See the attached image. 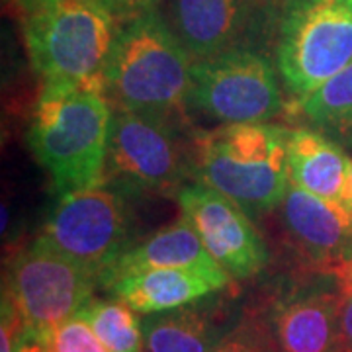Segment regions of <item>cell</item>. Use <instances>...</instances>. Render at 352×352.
<instances>
[{
    "label": "cell",
    "instance_id": "cell-1",
    "mask_svg": "<svg viewBox=\"0 0 352 352\" xmlns=\"http://www.w3.org/2000/svg\"><path fill=\"white\" fill-rule=\"evenodd\" d=\"M110 126L112 106L104 92L43 85L25 139L59 198L102 184Z\"/></svg>",
    "mask_w": 352,
    "mask_h": 352
},
{
    "label": "cell",
    "instance_id": "cell-2",
    "mask_svg": "<svg viewBox=\"0 0 352 352\" xmlns=\"http://www.w3.org/2000/svg\"><path fill=\"white\" fill-rule=\"evenodd\" d=\"M192 57L161 10L118 24L104 94L112 108L176 118L186 112Z\"/></svg>",
    "mask_w": 352,
    "mask_h": 352
},
{
    "label": "cell",
    "instance_id": "cell-3",
    "mask_svg": "<svg viewBox=\"0 0 352 352\" xmlns=\"http://www.w3.org/2000/svg\"><path fill=\"white\" fill-rule=\"evenodd\" d=\"M289 129L229 124L198 138V182L233 200L251 219L282 206L292 175Z\"/></svg>",
    "mask_w": 352,
    "mask_h": 352
},
{
    "label": "cell",
    "instance_id": "cell-4",
    "mask_svg": "<svg viewBox=\"0 0 352 352\" xmlns=\"http://www.w3.org/2000/svg\"><path fill=\"white\" fill-rule=\"evenodd\" d=\"M266 39L294 106L352 63V0H268Z\"/></svg>",
    "mask_w": 352,
    "mask_h": 352
},
{
    "label": "cell",
    "instance_id": "cell-5",
    "mask_svg": "<svg viewBox=\"0 0 352 352\" xmlns=\"http://www.w3.org/2000/svg\"><path fill=\"white\" fill-rule=\"evenodd\" d=\"M198 182V139L190 143L180 118L112 108L102 182L126 196L178 194Z\"/></svg>",
    "mask_w": 352,
    "mask_h": 352
},
{
    "label": "cell",
    "instance_id": "cell-6",
    "mask_svg": "<svg viewBox=\"0 0 352 352\" xmlns=\"http://www.w3.org/2000/svg\"><path fill=\"white\" fill-rule=\"evenodd\" d=\"M116 32V18L98 0H61L24 18L28 55L43 85L104 92Z\"/></svg>",
    "mask_w": 352,
    "mask_h": 352
},
{
    "label": "cell",
    "instance_id": "cell-7",
    "mask_svg": "<svg viewBox=\"0 0 352 352\" xmlns=\"http://www.w3.org/2000/svg\"><path fill=\"white\" fill-rule=\"evenodd\" d=\"M274 59L258 47H235L192 63L186 113L219 126L266 124L284 112Z\"/></svg>",
    "mask_w": 352,
    "mask_h": 352
},
{
    "label": "cell",
    "instance_id": "cell-8",
    "mask_svg": "<svg viewBox=\"0 0 352 352\" xmlns=\"http://www.w3.org/2000/svg\"><path fill=\"white\" fill-rule=\"evenodd\" d=\"M129 196L102 182L59 198L43 237L57 251L102 282L122 254L133 247Z\"/></svg>",
    "mask_w": 352,
    "mask_h": 352
},
{
    "label": "cell",
    "instance_id": "cell-9",
    "mask_svg": "<svg viewBox=\"0 0 352 352\" xmlns=\"http://www.w3.org/2000/svg\"><path fill=\"white\" fill-rule=\"evenodd\" d=\"M98 280L57 251L43 235L12 261L8 288L28 333L50 335L90 300Z\"/></svg>",
    "mask_w": 352,
    "mask_h": 352
},
{
    "label": "cell",
    "instance_id": "cell-10",
    "mask_svg": "<svg viewBox=\"0 0 352 352\" xmlns=\"http://www.w3.org/2000/svg\"><path fill=\"white\" fill-rule=\"evenodd\" d=\"M176 200L182 215L229 276L245 280L266 268V243L235 201L204 182L186 184L176 194Z\"/></svg>",
    "mask_w": 352,
    "mask_h": 352
},
{
    "label": "cell",
    "instance_id": "cell-11",
    "mask_svg": "<svg viewBox=\"0 0 352 352\" xmlns=\"http://www.w3.org/2000/svg\"><path fill=\"white\" fill-rule=\"evenodd\" d=\"M164 20L192 61L266 39L268 0H164Z\"/></svg>",
    "mask_w": 352,
    "mask_h": 352
},
{
    "label": "cell",
    "instance_id": "cell-12",
    "mask_svg": "<svg viewBox=\"0 0 352 352\" xmlns=\"http://www.w3.org/2000/svg\"><path fill=\"white\" fill-rule=\"evenodd\" d=\"M340 274L319 272L317 278L284 292L264 321L276 352H339L340 305L346 296Z\"/></svg>",
    "mask_w": 352,
    "mask_h": 352
},
{
    "label": "cell",
    "instance_id": "cell-13",
    "mask_svg": "<svg viewBox=\"0 0 352 352\" xmlns=\"http://www.w3.org/2000/svg\"><path fill=\"white\" fill-rule=\"evenodd\" d=\"M282 221L289 245L309 270L349 276L352 268V214L289 184L282 201Z\"/></svg>",
    "mask_w": 352,
    "mask_h": 352
},
{
    "label": "cell",
    "instance_id": "cell-14",
    "mask_svg": "<svg viewBox=\"0 0 352 352\" xmlns=\"http://www.w3.org/2000/svg\"><path fill=\"white\" fill-rule=\"evenodd\" d=\"M221 292V289H219ZM217 292L188 305L151 314L143 323L147 352H212L243 323L237 307Z\"/></svg>",
    "mask_w": 352,
    "mask_h": 352
},
{
    "label": "cell",
    "instance_id": "cell-15",
    "mask_svg": "<svg viewBox=\"0 0 352 352\" xmlns=\"http://www.w3.org/2000/svg\"><path fill=\"white\" fill-rule=\"evenodd\" d=\"M155 268H192L215 276H229L210 254L200 233L182 215L175 223L155 231L147 239L133 245L126 254H122L102 278L100 286L108 288L120 278Z\"/></svg>",
    "mask_w": 352,
    "mask_h": 352
},
{
    "label": "cell",
    "instance_id": "cell-16",
    "mask_svg": "<svg viewBox=\"0 0 352 352\" xmlns=\"http://www.w3.org/2000/svg\"><path fill=\"white\" fill-rule=\"evenodd\" d=\"M231 280L192 268H155L120 278L108 289L133 311L151 315L198 302L226 289Z\"/></svg>",
    "mask_w": 352,
    "mask_h": 352
},
{
    "label": "cell",
    "instance_id": "cell-17",
    "mask_svg": "<svg viewBox=\"0 0 352 352\" xmlns=\"http://www.w3.org/2000/svg\"><path fill=\"white\" fill-rule=\"evenodd\" d=\"M288 157L292 184L346 208L352 161L337 141L311 127H296L289 129Z\"/></svg>",
    "mask_w": 352,
    "mask_h": 352
},
{
    "label": "cell",
    "instance_id": "cell-18",
    "mask_svg": "<svg viewBox=\"0 0 352 352\" xmlns=\"http://www.w3.org/2000/svg\"><path fill=\"white\" fill-rule=\"evenodd\" d=\"M289 110L294 118H302L307 127L333 141L352 145V63L307 98L289 106Z\"/></svg>",
    "mask_w": 352,
    "mask_h": 352
},
{
    "label": "cell",
    "instance_id": "cell-19",
    "mask_svg": "<svg viewBox=\"0 0 352 352\" xmlns=\"http://www.w3.org/2000/svg\"><path fill=\"white\" fill-rule=\"evenodd\" d=\"M75 317L82 319L110 352H143L141 321L122 300L92 298Z\"/></svg>",
    "mask_w": 352,
    "mask_h": 352
},
{
    "label": "cell",
    "instance_id": "cell-20",
    "mask_svg": "<svg viewBox=\"0 0 352 352\" xmlns=\"http://www.w3.org/2000/svg\"><path fill=\"white\" fill-rule=\"evenodd\" d=\"M47 342L51 352H110L94 335V331L78 317H73L51 331Z\"/></svg>",
    "mask_w": 352,
    "mask_h": 352
},
{
    "label": "cell",
    "instance_id": "cell-21",
    "mask_svg": "<svg viewBox=\"0 0 352 352\" xmlns=\"http://www.w3.org/2000/svg\"><path fill=\"white\" fill-rule=\"evenodd\" d=\"M212 352H276L264 321L247 319Z\"/></svg>",
    "mask_w": 352,
    "mask_h": 352
},
{
    "label": "cell",
    "instance_id": "cell-22",
    "mask_svg": "<svg viewBox=\"0 0 352 352\" xmlns=\"http://www.w3.org/2000/svg\"><path fill=\"white\" fill-rule=\"evenodd\" d=\"M102 6L112 14L118 24L133 20L141 14L159 10L163 0H98Z\"/></svg>",
    "mask_w": 352,
    "mask_h": 352
},
{
    "label": "cell",
    "instance_id": "cell-23",
    "mask_svg": "<svg viewBox=\"0 0 352 352\" xmlns=\"http://www.w3.org/2000/svg\"><path fill=\"white\" fill-rule=\"evenodd\" d=\"M339 352H352V289L346 292L340 305Z\"/></svg>",
    "mask_w": 352,
    "mask_h": 352
},
{
    "label": "cell",
    "instance_id": "cell-24",
    "mask_svg": "<svg viewBox=\"0 0 352 352\" xmlns=\"http://www.w3.org/2000/svg\"><path fill=\"white\" fill-rule=\"evenodd\" d=\"M12 4L14 8H18L22 16H32V14L39 12V10H45L53 4L61 2V0H8Z\"/></svg>",
    "mask_w": 352,
    "mask_h": 352
},
{
    "label": "cell",
    "instance_id": "cell-25",
    "mask_svg": "<svg viewBox=\"0 0 352 352\" xmlns=\"http://www.w3.org/2000/svg\"><path fill=\"white\" fill-rule=\"evenodd\" d=\"M47 337L50 335H34V333H28L25 339L22 340L20 351L18 352H51Z\"/></svg>",
    "mask_w": 352,
    "mask_h": 352
},
{
    "label": "cell",
    "instance_id": "cell-26",
    "mask_svg": "<svg viewBox=\"0 0 352 352\" xmlns=\"http://www.w3.org/2000/svg\"><path fill=\"white\" fill-rule=\"evenodd\" d=\"M346 210L352 214V163H351V173H349V204H346Z\"/></svg>",
    "mask_w": 352,
    "mask_h": 352
},
{
    "label": "cell",
    "instance_id": "cell-27",
    "mask_svg": "<svg viewBox=\"0 0 352 352\" xmlns=\"http://www.w3.org/2000/svg\"><path fill=\"white\" fill-rule=\"evenodd\" d=\"M344 284H346V292L352 289V268H351V272H349V276L344 278Z\"/></svg>",
    "mask_w": 352,
    "mask_h": 352
}]
</instances>
